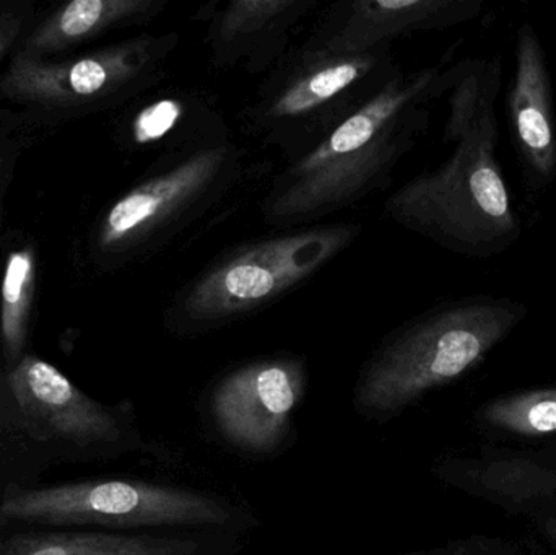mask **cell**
I'll return each instance as SVG.
<instances>
[{
  "label": "cell",
  "instance_id": "8992f818",
  "mask_svg": "<svg viewBox=\"0 0 556 555\" xmlns=\"http://www.w3.org/2000/svg\"><path fill=\"white\" fill-rule=\"evenodd\" d=\"M241 172L243 152L235 142L172 160L110 205L97 247L121 256L162 247L227 195Z\"/></svg>",
  "mask_w": 556,
  "mask_h": 555
},
{
  "label": "cell",
  "instance_id": "9c48e42d",
  "mask_svg": "<svg viewBox=\"0 0 556 555\" xmlns=\"http://www.w3.org/2000/svg\"><path fill=\"white\" fill-rule=\"evenodd\" d=\"M306 383V362L301 357L250 362L222 378L212 394V416L222 436L238 449L273 452L287 433Z\"/></svg>",
  "mask_w": 556,
  "mask_h": 555
},
{
  "label": "cell",
  "instance_id": "277c9868",
  "mask_svg": "<svg viewBox=\"0 0 556 555\" xmlns=\"http://www.w3.org/2000/svg\"><path fill=\"white\" fill-rule=\"evenodd\" d=\"M399 71L391 48L349 54L311 38L269 72L241 119L264 147L287 163L296 162L358 113Z\"/></svg>",
  "mask_w": 556,
  "mask_h": 555
},
{
  "label": "cell",
  "instance_id": "e0dca14e",
  "mask_svg": "<svg viewBox=\"0 0 556 555\" xmlns=\"http://www.w3.org/2000/svg\"><path fill=\"white\" fill-rule=\"evenodd\" d=\"M36 263L29 250L12 251L3 270L0 331L7 358L15 362L22 354L28 331L29 308L35 290Z\"/></svg>",
  "mask_w": 556,
  "mask_h": 555
},
{
  "label": "cell",
  "instance_id": "7a4b0ae2",
  "mask_svg": "<svg viewBox=\"0 0 556 555\" xmlns=\"http://www.w3.org/2000/svg\"><path fill=\"white\" fill-rule=\"evenodd\" d=\"M453 67L399 71L358 113L278 172L261 211L276 227H300L381 191L427 130L430 101L450 90Z\"/></svg>",
  "mask_w": 556,
  "mask_h": 555
},
{
  "label": "cell",
  "instance_id": "52a82bcc",
  "mask_svg": "<svg viewBox=\"0 0 556 555\" xmlns=\"http://www.w3.org/2000/svg\"><path fill=\"white\" fill-rule=\"evenodd\" d=\"M0 517L51 527H222L230 512L188 489L110 479L41 489L12 485Z\"/></svg>",
  "mask_w": 556,
  "mask_h": 555
},
{
  "label": "cell",
  "instance_id": "30bf717a",
  "mask_svg": "<svg viewBox=\"0 0 556 555\" xmlns=\"http://www.w3.org/2000/svg\"><path fill=\"white\" fill-rule=\"evenodd\" d=\"M316 7V0H228L201 7L195 18L207 25L212 67L260 75L288 54L294 28Z\"/></svg>",
  "mask_w": 556,
  "mask_h": 555
},
{
  "label": "cell",
  "instance_id": "ac0fdd59",
  "mask_svg": "<svg viewBox=\"0 0 556 555\" xmlns=\"http://www.w3.org/2000/svg\"><path fill=\"white\" fill-rule=\"evenodd\" d=\"M483 419L496 429L519 437L556 433V388L509 394L486 404Z\"/></svg>",
  "mask_w": 556,
  "mask_h": 555
},
{
  "label": "cell",
  "instance_id": "6da1fadb",
  "mask_svg": "<svg viewBox=\"0 0 556 555\" xmlns=\"http://www.w3.org/2000/svg\"><path fill=\"white\" fill-rule=\"evenodd\" d=\"M502 81L498 59L453 65L444 126L453 153L438 168L408 179L384 204L395 224L477 260L505 253L522 234L496 155Z\"/></svg>",
  "mask_w": 556,
  "mask_h": 555
},
{
  "label": "cell",
  "instance_id": "4fadbf2b",
  "mask_svg": "<svg viewBox=\"0 0 556 555\" xmlns=\"http://www.w3.org/2000/svg\"><path fill=\"white\" fill-rule=\"evenodd\" d=\"M508 108L529 185L544 188L556 178L554 90L544 48L531 25L522 26L518 35Z\"/></svg>",
  "mask_w": 556,
  "mask_h": 555
},
{
  "label": "cell",
  "instance_id": "2e32d148",
  "mask_svg": "<svg viewBox=\"0 0 556 555\" xmlns=\"http://www.w3.org/2000/svg\"><path fill=\"white\" fill-rule=\"evenodd\" d=\"M199 544L173 538L108 533H31L0 537V555H195Z\"/></svg>",
  "mask_w": 556,
  "mask_h": 555
},
{
  "label": "cell",
  "instance_id": "7c38bea8",
  "mask_svg": "<svg viewBox=\"0 0 556 555\" xmlns=\"http://www.w3.org/2000/svg\"><path fill=\"white\" fill-rule=\"evenodd\" d=\"M482 0H352L332 7L314 38L349 54L391 48L415 33L451 28L480 15Z\"/></svg>",
  "mask_w": 556,
  "mask_h": 555
},
{
  "label": "cell",
  "instance_id": "d6986e66",
  "mask_svg": "<svg viewBox=\"0 0 556 555\" xmlns=\"http://www.w3.org/2000/svg\"><path fill=\"white\" fill-rule=\"evenodd\" d=\"M18 23L0 22V55L9 48L10 42L13 41L16 33H18Z\"/></svg>",
  "mask_w": 556,
  "mask_h": 555
},
{
  "label": "cell",
  "instance_id": "ba28073f",
  "mask_svg": "<svg viewBox=\"0 0 556 555\" xmlns=\"http://www.w3.org/2000/svg\"><path fill=\"white\" fill-rule=\"evenodd\" d=\"M178 33L140 35L64 62L16 55L2 80L10 97L48 106H84L160 84L178 51Z\"/></svg>",
  "mask_w": 556,
  "mask_h": 555
},
{
  "label": "cell",
  "instance_id": "8fae6325",
  "mask_svg": "<svg viewBox=\"0 0 556 555\" xmlns=\"http://www.w3.org/2000/svg\"><path fill=\"white\" fill-rule=\"evenodd\" d=\"M13 400L39 437L77 446L116 442L119 422L110 409L78 390L54 365L23 357L9 375Z\"/></svg>",
  "mask_w": 556,
  "mask_h": 555
},
{
  "label": "cell",
  "instance_id": "ffe728a7",
  "mask_svg": "<svg viewBox=\"0 0 556 555\" xmlns=\"http://www.w3.org/2000/svg\"><path fill=\"white\" fill-rule=\"evenodd\" d=\"M545 533L548 534V538L554 541L556 546V518H552V520H548L547 524H545Z\"/></svg>",
  "mask_w": 556,
  "mask_h": 555
},
{
  "label": "cell",
  "instance_id": "5b68a950",
  "mask_svg": "<svg viewBox=\"0 0 556 555\" xmlns=\"http://www.w3.org/2000/svg\"><path fill=\"white\" fill-rule=\"evenodd\" d=\"M362 227L327 224L248 241L208 264L169 303V325L204 331L278 302L342 254Z\"/></svg>",
  "mask_w": 556,
  "mask_h": 555
},
{
  "label": "cell",
  "instance_id": "3957f363",
  "mask_svg": "<svg viewBox=\"0 0 556 555\" xmlns=\"http://www.w3.org/2000/svg\"><path fill=\"white\" fill-rule=\"evenodd\" d=\"M528 315L521 302L477 295L441 303L392 331L359 375L355 404L391 417L472 370Z\"/></svg>",
  "mask_w": 556,
  "mask_h": 555
},
{
  "label": "cell",
  "instance_id": "9a60e30c",
  "mask_svg": "<svg viewBox=\"0 0 556 555\" xmlns=\"http://www.w3.org/2000/svg\"><path fill=\"white\" fill-rule=\"evenodd\" d=\"M168 0H74L41 23L25 42V54L58 52L114 28L142 25L162 15Z\"/></svg>",
  "mask_w": 556,
  "mask_h": 555
},
{
  "label": "cell",
  "instance_id": "5bb4252c",
  "mask_svg": "<svg viewBox=\"0 0 556 555\" xmlns=\"http://www.w3.org/2000/svg\"><path fill=\"white\" fill-rule=\"evenodd\" d=\"M230 136L214 100L195 90H168L152 98L134 113L127 129L130 146L162 152L166 163L231 142Z\"/></svg>",
  "mask_w": 556,
  "mask_h": 555
}]
</instances>
